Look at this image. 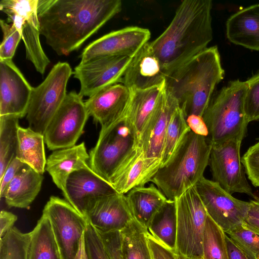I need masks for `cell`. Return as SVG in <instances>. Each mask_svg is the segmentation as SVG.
Wrapping results in <instances>:
<instances>
[{
    "instance_id": "6da1fadb",
    "label": "cell",
    "mask_w": 259,
    "mask_h": 259,
    "mask_svg": "<svg viewBox=\"0 0 259 259\" xmlns=\"http://www.w3.org/2000/svg\"><path fill=\"white\" fill-rule=\"evenodd\" d=\"M120 0H38L40 34L58 55L67 56L121 10Z\"/></svg>"
},
{
    "instance_id": "7a4b0ae2",
    "label": "cell",
    "mask_w": 259,
    "mask_h": 259,
    "mask_svg": "<svg viewBox=\"0 0 259 259\" xmlns=\"http://www.w3.org/2000/svg\"><path fill=\"white\" fill-rule=\"evenodd\" d=\"M210 0H185L166 29L149 42L166 77L207 48L212 39Z\"/></svg>"
},
{
    "instance_id": "3957f363",
    "label": "cell",
    "mask_w": 259,
    "mask_h": 259,
    "mask_svg": "<svg viewBox=\"0 0 259 259\" xmlns=\"http://www.w3.org/2000/svg\"><path fill=\"white\" fill-rule=\"evenodd\" d=\"M225 71L217 46L207 48L165 79L166 90L178 101L186 117H202Z\"/></svg>"
},
{
    "instance_id": "277c9868",
    "label": "cell",
    "mask_w": 259,
    "mask_h": 259,
    "mask_svg": "<svg viewBox=\"0 0 259 259\" xmlns=\"http://www.w3.org/2000/svg\"><path fill=\"white\" fill-rule=\"evenodd\" d=\"M211 149L206 137L189 131L151 182L168 200H174L204 177Z\"/></svg>"
},
{
    "instance_id": "5b68a950",
    "label": "cell",
    "mask_w": 259,
    "mask_h": 259,
    "mask_svg": "<svg viewBox=\"0 0 259 259\" xmlns=\"http://www.w3.org/2000/svg\"><path fill=\"white\" fill-rule=\"evenodd\" d=\"M246 81H230L212 96L202 118L207 126V140L211 145L229 141H242L247 132L244 100Z\"/></svg>"
},
{
    "instance_id": "8992f818",
    "label": "cell",
    "mask_w": 259,
    "mask_h": 259,
    "mask_svg": "<svg viewBox=\"0 0 259 259\" xmlns=\"http://www.w3.org/2000/svg\"><path fill=\"white\" fill-rule=\"evenodd\" d=\"M135 140L125 113L101 126L97 142L89 154L90 167L109 183L111 176L132 149Z\"/></svg>"
},
{
    "instance_id": "52a82bcc",
    "label": "cell",
    "mask_w": 259,
    "mask_h": 259,
    "mask_svg": "<svg viewBox=\"0 0 259 259\" xmlns=\"http://www.w3.org/2000/svg\"><path fill=\"white\" fill-rule=\"evenodd\" d=\"M42 214L49 219L62 259H87L83 236L88 220L66 200L52 196Z\"/></svg>"
},
{
    "instance_id": "ba28073f",
    "label": "cell",
    "mask_w": 259,
    "mask_h": 259,
    "mask_svg": "<svg viewBox=\"0 0 259 259\" xmlns=\"http://www.w3.org/2000/svg\"><path fill=\"white\" fill-rule=\"evenodd\" d=\"M72 73L68 63L58 62L45 79L33 87L26 114L32 130L44 135L66 96L67 84Z\"/></svg>"
},
{
    "instance_id": "9c48e42d",
    "label": "cell",
    "mask_w": 259,
    "mask_h": 259,
    "mask_svg": "<svg viewBox=\"0 0 259 259\" xmlns=\"http://www.w3.org/2000/svg\"><path fill=\"white\" fill-rule=\"evenodd\" d=\"M177 237L174 253L203 258L202 243L207 211L194 186L174 200Z\"/></svg>"
},
{
    "instance_id": "30bf717a",
    "label": "cell",
    "mask_w": 259,
    "mask_h": 259,
    "mask_svg": "<svg viewBox=\"0 0 259 259\" xmlns=\"http://www.w3.org/2000/svg\"><path fill=\"white\" fill-rule=\"evenodd\" d=\"M82 98L75 91L67 94L44 134L45 142L50 150L76 145L90 117Z\"/></svg>"
},
{
    "instance_id": "8fae6325",
    "label": "cell",
    "mask_w": 259,
    "mask_h": 259,
    "mask_svg": "<svg viewBox=\"0 0 259 259\" xmlns=\"http://www.w3.org/2000/svg\"><path fill=\"white\" fill-rule=\"evenodd\" d=\"M194 186L207 214L225 233L243 224L248 215L250 202L235 198L217 183L204 177Z\"/></svg>"
},
{
    "instance_id": "7c38bea8",
    "label": "cell",
    "mask_w": 259,
    "mask_h": 259,
    "mask_svg": "<svg viewBox=\"0 0 259 259\" xmlns=\"http://www.w3.org/2000/svg\"><path fill=\"white\" fill-rule=\"evenodd\" d=\"M242 141H229L221 145H211L208 165L212 181L233 194L243 193L254 198L240 156Z\"/></svg>"
},
{
    "instance_id": "4fadbf2b",
    "label": "cell",
    "mask_w": 259,
    "mask_h": 259,
    "mask_svg": "<svg viewBox=\"0 0 259 259\" xmlns=\"http://www.w3.org/2000/svg\"><path fill=\"white\" fill-rule=\"evenodd\" d=\"M132 57L111 56L79 63L72 74L80 82L79 94L82 97L94 95L101 90L122 81Z\"/></svg>"
},
{
    "instance_id": "5bb4252c",
    "label": "cell",
    "mask_w": 259,
    "mask_h": 259,
    "mask_svg": "<svg viewBox=\"0 0 259 259\" xmlns=\"http://www.w3.org/2000/svg\"><path fill=\"white\" fill-rule=\"evenodd\" d=\"M178 106V101L165 87L139 140L134 146L140 149L145 158L157 171L162 166L166 130L172 114Z\"/></svg>"
},
{
    "instance_id": "9a60e30c",
    "label": "cell",
    "mask_w": 259,
    "mask_h": 259,
    "mask_svg": "<svg viewBox=\"0 0 259 259\" xmlns=\"http://www.w3.org/2000/svg\"><path fill=\"white\" fill-rule=\"evenodd\" d=\"M150 36L148 29L138 26H128L111 31L87 46L80 55V63L105 57L132 58L149 42Z\"/></svg>"
},
{
    "instance_id": "2e32d148",
    "label": "cell",
    "mask_w": 259,
    "mask_h": 259,
    "mask_svg": "<svg viewBox=\"0 0 259 259\" xmlns=\"http://www.w3.org/2000/svg\"><path fill=\"white\" fill-rule=\"evenodd\" d=\"M117 192L110 183L96 174L88 164L69 176L64 196L85 217L89 208L97 200Z\"/></svg>"
},
{
    "instance_id": "e0dca14e",
    "label": "cell",
    "mask_w": 259,
    "mask_h": 259,
    "mask_svg": "<svg viewBox=\"0 0 259 259\" xmlns=\"http://www.w3.org/2000/svg\"><path fill=\"white\" fill-rule=\"evenodd\" d=\"M32 89L12 59H0V116L26 115Z\"/></svg>"
},
{
    "instance_id": "ac0fdd59",
    "label": "cell",
    "mask_w": 259,
    "mask_h": 259,
    "mask_svg": "<svg viewBox=\"0 0 259 259\" xmlns=\"http://www.w3.org/2000/svg\"><path fill=\"white\" fill-rule=\"evenodd\" d=\"M85 217L101 233L120 231L134 218L125 194L118 192L97 200Z\"/></svg>"
},
{
    "instance_id": "d6986e66",
    "label": "cell",
    "mask_w": 259,
    "mask_h": 259,
    "mask_svg": "<svg viewBox=\"0 0 259 259\" xmlns=\"http://www.w3.org/2000/svg\"><path fill=\"white\" fill-rule=\"evenodd\" d=\"M166 77L161 62L148 42L132 57L121 83L130 90H142L161 84Z\"/></svg>"
},
{
    "instance_id": "ffe728a7",
    "label": "cell",
    "mask_w": 259,
    "mask_h": 259,
    "mask_svg": "<svg viewBox=\"0 0 259 259\" xmlns=\"http://www.w3.org/2000/svg\"><path fill=\"white\" fill-rule=\"evenodd\" d=\"M131 96V91L119 83L101 90L89 97L84 103L89 116L103 126L125 113Z\"/></svg>"
},
{
    "instance_id": "44dd1931",
    "label": "cell",
    "mask_w": 259,
    "mask_h": 259,
    "mask_svg": "<svg viewBox=\"0 0 259 259\" xmlns=\"http://www.w3.org/2000/svg\"><path fill=\"white\" fill-rule=\"evenodd\" d=\"M156 172L140 149L133 147L111 176L109 183L118 193L126 194L133 188L151 182Z\"/></svg>"
},
{
    "instance_id": "7402d4cb",
    "label": "cell",
    "mask_w": 259,
    "mask_h": 259,
    "mask_svg": "<svg viewBox=\"0 0 259 259\" xmlns=\"http://www.w3.org/2000/svg\"><path fill=\"white\" fill-rule=\"evenodd\" d=\"M226 36L232 44L259 51V4L232 15L226 24Z\"/></svg>"
},
{
    "instance_id": "603a6c76",
    "label": "cell",
    "mask_w": 259,
    "mask_h": 259,
    "mask_svg": "<svg viewBox=\"0 0 259 259\" xmlns=\"http://www.w3.org/2000/svg\"><path fill=\"white\" fill-rule=\"evenodd\" d=\"M89 159L84 142L69 148L55 150L47 159L46 170L60 189L65 194V184L69 176L74 171L87 165Z\"/></svg>"
},
{
    "instance_id": "cb8c5ba5",
    "label": "cell",
    "mask_w": 259,
    "mask_h": 259,
    "mask_svg": "<svg viewBox=\"0 0 259 259\" xmlns=\"http://www.w3.org/2000/svg\"><path fill=\"white\" fill-rule=\"evenodd\" d=\"M165 89V81L150 88L131 91L125 114L137 143L157 103Z\"/></svg>"
},
{
    "instance_id": "d4e9b609",
    "label": "cell",
    "mask_w": 259,
    "mask_h": 259,
    "mask_svg": "<svg viewBox=\"0 0 259 259\" xmlns=\"http://www.w3.org/2000/svg\"><path fill=\"white\" fill-rule=\"evenodd\" d=\"M44 180L42 175L26 166L8 185L4 193L9 207L28 208L40 191Z\"/></svg>"
},
{
    "instance_id": "484cf974",
    "label": "cell",
    "mask_w": 259,
    "mask_h": 259,
    "mask_svg": "<svg viewBox=\"0 0 259 259\" xmlns=\"http://www.w3.org/2000/svg\"><path fill=\"white\" fill-rule=\"evenodd\" d=\"M125 195L134 219L147 230L168 200L154 184L135 187Z\"/></svg>"
},
{
    "instance_id": "4316f807",
    "label": "cell",
    "mask_w": 259,
    "mask_h": 259,
    "mask_svg": "<svg viewBox=\"0 0 259 259\" xmlns=\"http://www.w3.org/2000/svg\"><path fill=\"white\" fill-rule=\"evenodd\" d=\"M16 157L37 172L42 175L47 159L43 134L29 127L20 126L18 131V146Z\"/></svg>"
},
{
    "instance_id": "83f0119b",
    "label": "cell",
    "mask_w": 259,
    "mask_h": 259,
    "mask_svg": "<svg viewBox=\"0 0 259 259\" xmlns=\"http://www.w3.org/2000/svg\"><path fill=\"white\" fill-rule=\"evenodd\" d=\"M27 259H62L51 224L44 214L31 232Z\"/></svg>"
},
{
    "instance_id": "f1b7e54d",
    "label": "cell",
    "mask_w": 259,
    "mask_h": 259,
    "mask_svg": "<svg viewBox=\"0 0 259 259\" xmlns=\"http://www.w3.org/2000/svg\"><path fill=\"white\" fill-rule=\"evenodd\" d=\"M15 26L20 33L24 43L27 59L32 63L38 72L43 75L50 64V60L40 44L38 16L22 19Z\"/></svg>"
},
{
    "instance_id": "f546056e",
    "label": "cell",
    "mask_w": 259,
    "mask_h": 259,
    "mask_svg": "<svg viewBox=\"0 0 259 259\" xmlns=\"http://www.w3.org/2000/svg\"><path fill=\"white\" fill-rule=\"evenodd\" d=\"M147 231L134 218L120 231L123 259H152L146 236Z\"/></svg>"
},
{
    "instance_id": "4dcf8cb0",
    "label": "cell",
    "mask_w": 259,
    "mask_h": 259,
    "mask_svg": "<svg viewBox=\"0 0 259 259\" xmlns=\"http://www.w3.org/2000/svg\"><path fill=\"white\" fill-rule=\"evenodd\" d=\"M149 233L163 245L175 251L177 237L175 202L167 200L148 228Z\"/></svg>"
},
{
    "instance_id": "1f68e13d",
    "label": "cell",
    "mask_w": 259,
    "mask_h": 259,
    "mask_svg": "<svg viewBox=\"0 0 259 259\" xmlns=\"http://www.w3.org/2000/svg\"><path fill=\"white\" fill-rule=\"evenodd\" d=\"M19 119L12 115L0 116V179L16 155Z\"/></svg>"
},
{
    "instance_id": "d6a6232c",
    "label": "cell",
    "mask_w": 259,
    "mask_h": 259,
    "mask_svg": "<svg viewBox=\"0 0 259 259\" xmlns=\"http://www.w3.org/2000/svg\"><path fill=\"white\" fill-rule=\"evenodd\" d=\"M191 130L183 110L178 106L172 114L165 135L161 164L165 165L171 158L180 142Z\"/></svg>"
},
{
    "instance_id": "836d02e7",
    "label": "cell",
    "mask_w": 259,
    "mask_h": 259,
    "mask_svg": "<svg viewBox=\"0 0 259 259\" xmlns=\"http://www.w3.org/2000/svg\"><path fill=\"white\" fill-rule=\"evenodd\" d=\"M225 236L207 214L202 243L203 259H229Z\"/></svg>"
},
{
    "instance_id": "e575fe53",
    "label": "cell",
    "mask_w": 259,
    "mask_h": 259,
    "mask_svg": "<svg viewBox=\"0 0 259 259\" xmlns=\"http://www.w3.org/2000/svg\"><path fill=\"white\" fill-rule=\"evenodd\" d=\"M31 232L22 233L13 227L0 238V259H27Z\"/></svg>"
},
{
    "instance_id": "d590c367",
    "label": "cell",
    "mask_w": 259,
    "mask_h": 259,
    "mask_svg": "<svg viewBox=\"0 0 259 259\" xmlns=\"http://www.w3.org/2000/svg\"><path fill=\"white\" fill-rule=\"evenodd\" d=\"M248 259H259V234L242 225L226 233Z\"/></svg>"
},
{
    "instance_id": "8d00e7d4",
    "label": "cell",
    "mask_w": 259,
    "mask_h": 259,
    "mask_svg": "<svg viewBox=\"0 0 259 259\" xmlns=\"http://www.w3.org/2000/svg\"><path fill=\"white\" fill-rule=\"evenodd\" d=\"M244 100V110L249 123L259 120V72L248 80Z\"/></svg>"
},
{
    "instance_id": "74e56055",
    "label": "cell",
    "mask_w": 259,
    "mask_h": 259,
    "mask_svg": "<svg viewBox=\"0 0 259 259\" xmlns=\"http://www.w3.org/2000/svg\"><path fill=\"white\" fill-rule=\"evenodd\" d=\"M83 244L87 259H109L98 232L88 221Z\"/></svg>"
},
{
    "instance_id": "f35d334b",
    "label": "cell",
    "mask_w": 259,
    "mask_h": 259,
    "mask_svg": "<svg viewBox=\"0 0 259 259\" xmlns=\"http://www.w3.org/2000/svg\"><path fill=\"white\" fill-rule=\"evenodd\" d=\"M0 25L3 33L0 46V59H12L22 39L21 34L14 24H9L4 20H1Z\"/></svg>"
},
{
    "instance_id": "ab89813d",
    "label": "cell",
    "mask_w": 259,
    "mask_h": 259,
    "mask_svg": "<svg viewBox=\"0 0 259 259\" xmlns=\"http://www.w3.org/2000/svg\"><path fill=\"white\" fill-rule=\"evenodd\" d=\"M241 162L252 185L259 187V141L249 147L242 157Z\"/></svg>"
},
{
    "instance_id": "60d3db41",
    "label": "cell",
    "mask_w": 259,
    "mask_h": 259,
    "mask_svg": "<svg viewBox=\"0 0 259 259\" xmlns=\"http://www.w3.org/2000/svg\"><path fill=\"white\" fill-rule=\"evenodd\" d=\"M98 233L109 259H123L121 250L120 231Z\"/></svg>"
},
{
    "instance_id": "b9f144b4",
    "label": "cell",
    "mask_w": 259,
    "mask_h": 259,
    "mask_svg": "<svg viewBox=\"0 0 259 259\" xmlns=\"http://www.w3.org/2000/svg\"><path fill=\"white\" fill-rule=\"evenodd\" d=\"M146 236L152 259H176L174 252L155 239L148 231Z\"/></svg>"
},
{
    "instance_id": "7bdbcfd3",
    "label": "cell",
    "mask_w": 259,
    "mask_h": 259,
    "mask_svg": "<svg viewBox=\"0 0 259 259\" xmlns=\"http://www.w3.org/2000/svg\"><path fill=\"white\" fill-rule=\"evenodd\" d=\"M27 165L14 157L6 168L2 177L0 179V196L3 198L8 185L16 175Z\"/></svg>"
},
{
    "instance_id": "ee69618b",
    "label": "cell",
    "mask_w": 259,
    "mask_h": 259,
    "mask_svg": "<svg viewBox=\"0 0 259 259\" xmlns=\"http://www.w3.org/2000/svg\"><path fill=\"white\" fill-rule=\"evenodd\" d=\"M187 123L191 131L195 134L207 137L208 131L202 117L190 115L186 117Z\"/></svg>"
},
{
    "instance_id": "f6af8a7d",
    "label": "cell",
    "mask_w": 259,
    "mask_h": 259,
    "mask_svg": "<svg viewBox=\"0 0 259 259\" xmlns=\"http://www.w3.org/2000/svg\"><path fill=\"white\" fill-rule=\"evenodd\" d=\"M17 217L13 213L3 210L0 213V238L3 237L13 227Z\"/></svg>"
},
{
    "instance_id": "bcb514c9",
    "label": "cell",
    "mask_w": 259,
    "mask_h": 259,
    "mask_svg": "<svg viewBox=\"0 0 259 259\" xmlns=\"http://www.w3.org/2000/svg\"><path fill=\"white\" fill-rule=\"evenodd\" d=\"M225 239L229 259H248L229 236L227 235V234H226Z\"/></svg>"
},
{
    "instance_id": "7dc6e473",
    "label": "cell",
    "mask_w": 259,
    "mask_h": 259,
    "mask_svg": "<svg viewBox=\"0 0 259 259\" xmlns=\"http://www.w3.org/2000/svg\"><path fill=\"white\" fill-rule=\"evenodd\" d=\"M249 202L250 207L247 216L259 220V197L255 196Z\"/></svg>"
},
{
    "instance_id": "c3c4849f",
    "label": "cell",
    "mask_w": 259,
    "mask_h": 259,
    "mask_svg": "<svg viewBox=\"0 0 259 259\" xmlns=\"http://www.w3.org/2000/svg\"><path fill=\"white\" fill-rule=\"evenodd\" d=\"M242 225L248 229L259 234V220L247 216Z\"/></svg>"
},
{
    "instance_id": "681fc988",
    "label": "cell",
    "mask_w": 259,
    "mask_h": 259,
    "mask_svg": "<svg viewBox=\"0 0 259 259\" xmlns=\"http://www.w3.org/2000/svg\"><path fill=\"white\" fill-rule=\"evenodd\" d=\"M175 256L176 259H203V258H190L181 254H175Z\"/></svg>"
},
{
    "instance_id": "f907efd6",
    "label": "cell",
    "mask_w": 259,
    "mask_h": 259,
    "mask_svg": "<svg viewBox=\"0 0 259 259\" xmlns=\"http://www.w3.org/2000/svg\"><path fill=\"white\" fill-rule=\"evenodd\" d=\"M256 140L257 141H259V137H258V138H256Z\"/></svg>"
}]
</instances>
